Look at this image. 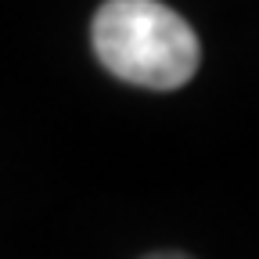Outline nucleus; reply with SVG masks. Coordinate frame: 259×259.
Here are the masks:
<instances>
[{"instance_id": "obj_1", "label": "nucleus", "mask_w": 259, "mask_h": 259, "mask_svg": "<svg viewBox=\"0 0 259 259\" xmlns=\"http://www.w3.org/2000/svg\"><path fill=\"white\" fill-rule=\"evenodd\" d=\"M90 44L115 79L144 90H177L191 83L202 61L194 29L158 0H105Z\"/></svg>"}, {"instance_id": "obj_2", "label": "nucleus", "mask_w": 259, "mask_h": 259, "mask_svg": "<svg viewBox=\"0 0 259 259\" xmlns=\"http://www.w3.org/2000/svg\"><path fill=\"white\" fill-rule=\"evenodd\" d=\"M144 259H187V255H180V252H155V255H144Z\"/></svg>"}]
</instances>
